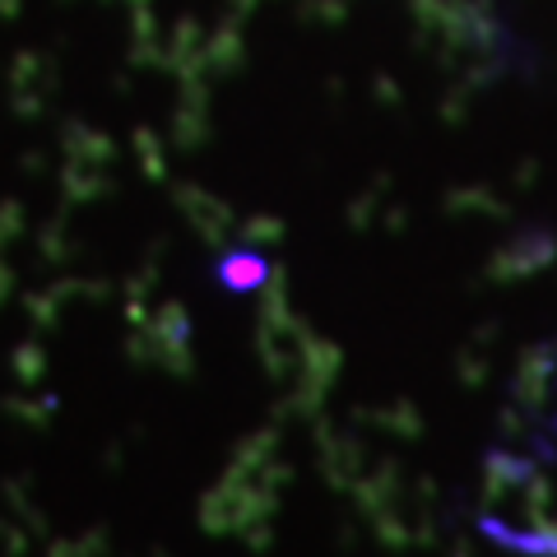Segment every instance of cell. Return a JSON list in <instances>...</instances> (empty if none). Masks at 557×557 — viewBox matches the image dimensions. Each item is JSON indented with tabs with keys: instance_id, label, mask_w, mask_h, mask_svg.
<instances>
[{
	"instance_id": "obj_5",
	"label": "cell",
	"mask_w": 557,
	"mask_h": 557,
	"mask_svg": "<svg viewBox=\"0 0 557 557\" xmlns=\"http://www.w3.org/2000/svg\"><path fill=\"white\" fill-rule=\"evenodd\" d=\"M358 544V530L354 525H339V548H354Z\"/></svg>"
},
{
	"instance_id": "obj_3",
	"label": "cell",
	"mask_w": 557,
	"mask_h": 557,
	"mask_svg": "<svg viewBox=\"0 0 557 557\" xmlns=\"http://www.w3.org/2000/svg\"><path fill=\"white\" fill-rule=\"evenodd\" d=\"M456 372H460V381L469 391H479L483 381H487V362L479 358V354H460V362H456Z\"/></svg>"
},
{
	"instance_id": "obj_6",
	"label": "cell",
	"mask_w": 557,
	"mask_h": 557,
	"mask_svg": "<svg viewBox=\"0 0 557 557\" xmlns=\"http://www.w3.org/2000/svg\"><path fill=\"white\" fill-rule=\"evenodd\" d=\"M450 557H474V548H469V544H465V539H460V544H456V548H450Z\"/></svg>"
},
{
	"instance_id": "obj_4",
	"label": "cell",
	"mask_w": 557,
	"mask_h": 557,
	"mask_svg": "<svg viewBox=\"0 0 557 557\" xmlns=\"http://www.w3.org/2000/svg\"><path fill=\"white\" fill-rule=\"evenodd\" d=\"M242 530H247V548H256V553H265L270 548V525H256V520H251V525H242Z\"/></svg>"
},
{
	"instance_id": "obj_2",
	"label": "cell",
	"mask_w": 557,
	"mask_h": 557,
	"mask_svg": "<svg viewBox=\"0 0 557 557\" xmlns=\"http://www.w3.org/2000/svg\"><path fill=\"white\" fill-rule=\"evenodd\" d=\"M265 260H260L256 251H233V256H223L219 260V278L228 284L233 293H256L260 284H265Z\"/></svg>"
},
{
	"instance_id": "obj_1",
	"label": "cell",
	"mask_w": 557,
	"mask_h": 557,
	"mask_svg": "<svg viewBox=\"0 0 557 557\" xmlns=\"http://www.w3.org/2000/svg\"><path fill=\"white\" fill-rule=\"evenodd\" d=\"M479 530H483L487 539H493V544L511 548V553H525V557H557V525H553V520H548L544 530L520 534V530H511V525H502V520L483 516V520H479Z\"/></svg>"
}]
</instances>
